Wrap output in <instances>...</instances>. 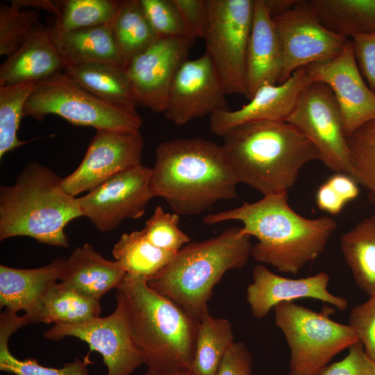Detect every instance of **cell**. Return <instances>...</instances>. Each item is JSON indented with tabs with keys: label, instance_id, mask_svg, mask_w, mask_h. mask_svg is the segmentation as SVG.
I'll list each match as a JSON object with an SVG mask.
<instances>
[{
	"label": "cell",
	"instance_id": "obj_1",
	"mask_svg": "<svg viewBox=\"0 0 375 375\" xmlns=\"http://www.w3.org/2000/svg\"><path fill=\"white\" fill-rule=\"evenodd\" d=\"M231 220L241 222L242 233L258 239L251 250L256 261L290 274H298L323 252L337 227L330 217L309 219L296 212L288 192L207 215L203 222L212 225Z\"/></svg>",
	"mask_w": 375,
	"mask_h": 375
},
{
	"label": "cell",
	"instance_id": "obj_2",
	"mask_svg": "<svg viewBox=\"0 0 375 375\" xmlns=\"http://www.w3.org/2000/svg\"><path fill=\"white\" fill-rule=\"evenodd\" d=\"M237 177L222 146L203 138L163 142L156 149L151 188L173 212L197 215L238 197Z\"/></svg>",
	"mask_w": 375,
	"mask_h": 375
},
{
	"label": "cell",
	"instance_id": "obj_3",
	"mask_svg": "<svg viewBox=\"0 0 375 375\" xmlns=\"http://www.w3.org/2000/svg\"><path fill=\"white\" fill-rule=\"evenodd\" d=\"M222 138V147L238 182L263 196L288 192L306 164L320 160L312 142L288 122H248Z\"/></svg>",
	"mask_w": 375,
	"mask_h": 375
},
{
	"label": "cell",
	"instance_id": "obj_4",
	"mask_svg": "<svg viewBox=\"0 0 375 375\" xmlns=\"http://www.w3.org/2000/svg\"><path fill=\"white\" fill-rule=\"evenodd\" d=\"M148 278L126 274L117 288V303L124 312L144 364L156 372L189 369L199 320L151 288Z\"/></svg>",
	"mask_w": 375,
	"mask_h": 375
},
{
	"label": "cell",
	"instance_id": "obj_5",
	"mask_svg": "<svg viewBox=\"0 0 375 375\" xmlns=\"http://www.w3.org/2000/svg\"><path fill=\"white\" fill-rule=\"evenodd\" d=\"M62 178L31 162L12 185L0 187V240L27 236L40 243L68 248L66 225L82 217L78 198L62 187Z\"/></svg>",
	"mask_w": 375,
	"mask_h": 375
},
{
	"label": "cell",
	"instance_id": "obj_6",
	"mask_svg": "<svg viewBox=\"0 0 375 375\" xmlns=\"http://www.w3.org/2000/svg\"><path fill=\"white\" fill-rule=\"evenodd\" d=\"M251 238L242 227L233 226L210 239L190 242L147 284L199 320L208 310L213 288L222 276L247 262L253 247Z\"/></svg>",
	"mask_w": 375,
	"mask_h": 375
},
{
	"label": "cell",
	"instance_id": "obj_7",
	"mask_svg": "<svg viewBox=\"0 0 375 375\" xmlns=\"http://www.w3.org/2000/svg\"><path fill=\"white\" fill-rule=\"evenodd\" d=\"M24 116L42 121L56 115L74 126L97 131H140L142 119L134 108L108 103L60 72L36 82L24 110Z\"/></svg>",
	"mask_w": 375,
	"mask_h": 375
},
{
	"label": "cell",
	"instance_id": "obj_8",
	"mask_svg": "<svg viewBox=\"0 0 375 375\" xmlns=\"http://www.w3.org/2000/svg\"><path fill=\"white\" fill-rule=\"evenodd\" d=\"M273 310L275 324L290 348V375H315L335 355L358 342L349 324L292 301L279 303Z\"/></svg>",
	"mask_w": 375,
	"mask_h": 375
},
{
	"label": "cell",
	"instance_id": "obj_9",
	"mask_svg": "<svg viewBox=\"0 0 375 375\" xmlns=\"http://www.w3.org/2000/svg\"><path fill=\"white\" fill-rule=\"evenodd\" d=\"M206 51L226 94L249 99L247 51L254 0H206Z\"/></svg>",
	"mask_w": 375,
	"mask_h": 375
},
{
	"label": "cell",
	"instance_id": "obj_10",
	"mask_svg": "<svg viewBox=\"0 0 375 375\" xmlns=\"http://www.w3.org/2000/svg\"><path fill=\"white\" fill-rule=\"evenodd\" d=\"M285 122L295 126L312 142L319 153L320 160L327 167L352 176L341 113L328 85L315 81L306 86Z\"/></svg>",
	"mask_w": 375,
	"mask_h": 375
},
{
	"label": "cell",
	"instance_id": "obj_11",
	"mask_svg": "<svg viewBox=\"0 0 375 375\" xmlns=\"http://www.w3.org/2000/svg\"><path fill=\"white\" fill-rule=\"evenodd\" d=\"M283 51L278 84L298 69L336 57L349 40L325 27L309 1L272 17Z\"/></svg>",
	"mask_w": 375,
	"mask_h": 375
},
{
	"label": "cell",
	"instance_id": "obj_12",
	"mask_svg": "<svg viewBox=\"0 0 375 375\" xmlns=\"http://www.w3.org/2000/svg\"><path fill=\"white\" fill-rule=\"evenodd\" d=\"M43 336L51 340L69 336L85 342L90 351H97L102 356L106 375H131L144 364L143 354L131 333L119 303L106 317L78 324H55L43 333Z\"/></svg>",
	"mask_w": 375,
	"mask_h": 375
},
{
	"label": "cell",
	"instance_id": "obj_13",
	"mask_svg": "<svg viewBox=\"0 0 375 375\" xmlns=\"http://www.w3.org/2000/svg\"><path fill=\"white\" fill-rule=\"evenodd\" d=\"M151 169L142 165L121 172L78 198L82 216L101 232L116 228L125 219H138L153 198Z\"/></svg>",
	"mask_w": 375,
	"mask_h": 375
},
{
	"label": "cell",
	"instance_id": "obj_14",
	"mask_svg": "<svg viewBox=\"0 0 375 375\" xmlns=\"http://www.w3.org/2000/svg\"><path fill=\"white\" fill-rule=\"evenodd\" d=\"M143 144L140 131H97L78 167L62 178V187L76 197L121 172L141 165Z\"/></svg>",
	"mask_w": 375,
	"mask_h": 375
},
{
	"label": "cell",
	"instance_id": "obj_15",
	"mask_svg": "<svg viewBox=\"0 0 375 375\" xmlns=\"http://www.w3.org/2000/svg\"><path fill=\"white\" fill-rule=\"evenodd\" d=\"M193 42L185 36L158 38L129 62L126 71L138 106L163 114L173 80Z\"/></svg>",
	"mask_w": 375,
	"mask_h": 375
},
{
	"label": "cell",
	"instance_id": "obj_16",
	"mask_svg": "<svg viewBox=\"0 0 375 375\" xmlns=\"http://www.w3.org/2000/svg\"><path fill=\"white\" fill-rule=\"evenodd\" d=\"M305 67L311 82H322L333 92L347 138L375 119V93L366 84L360 72L351 40L332 60Z\"/></svg>",
	"mask_w": 375,
	"mask_h": 375
},
{
	"label": "cell",
	"instance_id": "obj_17",
	"mask_svg": "<svg viewBox=\"0 0 375 375\" xmlns=\"http://www.w3.org/2000/svg\"><path fill=\"white\" fill-rule=\"evenodd\" d=\"M226 92L206 53L186 60L173 80L164 116L176 126L229 109Z\"/></svg>",
	"mask_w": 375,
	"mask_h": 375
},
{
	"label": "cell",
	"instance_id": "obj_18",
	"mask_svg": "<svg viewBox=\"0 0 375 375\" xmlns=\"http://www.w3.org/2000/svg\"><path fill=\"white\" fill-rule=\"evenodd\" d=\"M253 282L247 289V300L254 317L261 319L281 302L312 298L334 306L340 310L347 307V301L328 290L329 276L324 272L297 279L277 275L262 265L254 267Z\"/></svg>",
	"mask_w": 375,
	"mask_h": 375
},
{
	"label": "cell",
	"instance_id": "obj_19",
	"mask_svg": "<svg viewBox=\"0 0 375 375\" xmlns=\"http://www.w3.org/2000/svg\"><path fill=\"white\" fill-rule=\"evenodd\" d=\"M311 83L306 67L297 69L280 84L259 88L249 103L238 110L217 112L210 117L211 131L222 137L230 129L251 122H285L303 88Z\"/></svg>",
	"mask_w": 375,
	"mask_h": 375
},
{
	"label": "cell",
	"instance_id": "obj_20",
	"mask_svg": "<svg viewBox=\"0 0 375 375\" xmlns=\"http://www.w3.org/2000/svg\"><path fill=\"white\" fill-rule=\"evenodd\" d=\"M65 258L34 269L0 265V306L13 312L23 310L30 324H35L49 290L60 281Z\"/></svg>",
	"mask_w": 375,
	"mask_h": 375
},
{
	"label": "cell",
	"instance_id": "obj_21",
	"mask_svg": "<svg viewBox=\"0 0 375 375\" xmlns=\"http://www.w3.org/2000/svg\"><path fill=\"white\" fill-rule=\"evenodd\" d=\"M282 65V47L272 17L263 0H254L246 60L249 99L261 86L278 84Z\"/></svg>",
	"mask_w": 375,
	"mask_h": 375
},
{
	"label": "cell",
	"instance_id": "obj_22",
	"mask_svg": "<svg viewBox=\"0 0 375 375\" xmlns=\"http://www.w3.org/2000/svg\"><path fill=\"white\" fill-rule=\"evenodd\" d=\"M64 69L48 27L42 25L0 66V87L50 78Z\"/></svg>",
	"mask_w": 375,
	"mask_h": 375
},
{
	"label": "cell",
	"instance_id": "obj_23",
	"mask_svg": "<svg viewBox=\"0 0 375 375\" xmlns=\"http://www.w3.org/2000/svg\"><path fill=\"white\" fill-rule=\"evenodd\" d=\"M126 275L119 262L103 258L86 242L65 259L60 281L99 301L107 292L117 288Z\"/></svg>",
	"mask_w": 375,
	"mask_h": 375
},
{
	"label": "cell",
	"instance_id": "obj_24",
	"mask_svg": "<svg viewBox=\"0 0 375 375\" xmlns=\"http://www.w3.org/2000/svg\"><path fill=\"white\" fill-rule=\"evenodd\" d=\"M64 68L90 62L110 63L126 68L111 24L69 32L48 27Z\"/></svg>",
	"mask_w": 375,
	"mask_h": 375
},
{
	"label": "cell",
	"instance_id": "obj_25",
	"mask_svg": "<svg viewBox=\"0 0 375 375\" xmlns=\"http://www.w3.org/2000/svg\"><path fill=\"white\" fill-rule=\"evenodd\" d=\"M63 72L108 103L134 108L138 106L124 67L110 63L90 62L66 67Z\"/></svg>",
	"mask_w": 375,
	"mask_h": 375
},
{
	"label": "cell",
	"instance_id": "obj_26",
	"mask_svg": "<svg viewBox=\"0 0 375 375\" xmlns=\"http://www.w3.org/2000/svg\"><path fill=\"white\" fill-rule=\"evenodd\" d=\"M24 316L6 309L0 317V370L13 375H90L88 366L92 363L89 353L82 358H76L61 367H46L35 358L19 360L12 355L8 347L10 335L19 328L28 325Z\"/></svg>",
	"mask_w": 375,
	"mask_h": 375
},
{
	"label": "cell",
	"instance_id": "obj_27",
	"mask_svg": "<svg viewBox=\"0 0 375 375\" xmlns=\"http://www.w3.org/2000/svg\"><path fill=\"white\" fill-rule=\"evenodd\" d=\"M340 248L357 285L375 296V213L343 234Z\"/></svg>",
	"mask_w": 375,
	"mask_h": 375
},
{
	"label": "cell",
	"instance_id": "obj_28",
	"mask_svg": "<svg viewBox=\"0 0 375 375\" xmlns=\"http://www.w3.org/2000/svg\"><path fill=\"white\" fill-rule=\"evenodd\" d=\"M234 342L231 322L215 317L209 309L199 320L193 357L189 375H216L228 348Z\"/></svg>",
	"mask_w": 375,
	"mask_h": 375
},
{
	"label": "cell",
	"instance_id": "obj_29",
	"mask_svg": "<svg viewBox=\"0 0 375 375\" xmlns=\"http://www.w3.org/2000/svg\"><path fill=\"white\" fill-rule=\"evenodd\" d=\"M322 24L347 38L375 31V0H310Z\"/></svg>",
	"mask_w": 375,
	"mask_h": 375
},
{
	"label": "cell",
	"instance_id": "obj_30",
	"mask_svg": "<svg viewBox=\"0 0 375 375\" xmlns=\"http://www.w3.org/2000/svg\"><path fill=\"white\" fill-rule=\"evenodd\" d=\"M101 310L99 301L56 283L47 292L35 324L83 323L100 317Z\"/></svg>",
	"mask_w": 375,
	"mask_h": 375
},
{
	"label": "cell",
	"instance_id": "obj_31",
	"mask_svg": "<svg viewBox=\"0 0 375 375\" xmlns=\"http://www.w3.org/2000/svg\"><path fill=\"white\" fill-rule=\"evenodd\" d=\"M122 1H49V12L55 18L51 28L69 32L110 24L116 17Z\"/></svg>",
	"mask_w": 375,
	"mask_h": 375
},
{
	"label": "cell",
	"instance_id": "obj_32",
	"mask_svg": "<svg viewBox=\"0 0 375 375\" xmlns=\"http://www.w3.org/2000/svg\"><path fill=\"white\" fill-rule=\"evenodd\" d=\"M112 253L127 274L149 279L165 267L176 253L155 247L142 229L123 233L114 245Z\"/></svg>",
	"mask_w": 375,
	"mask_h": 375
},
{
	"label": "cell",
	"instance_id": "obj_33",
	"mask_svg": "<svg viewBox=\"0 0 375 375\" xmlns=\"http://www.w3.org/2000/svg\"><path fill=\"white\" fill-rule=\"evenodd\" d=\"M111 26L126 67L135 56L158 38L144 15L140 0L122 1Z\"/></svg>",
	"mask_w": 375,
	"mask_h": 375
},
{
	"label": "cell",
	"instance_id": "obj_34",
	"mask_svg": "<svg viewBox=\"0 0 375 375\" xmlns=\"http://www.w3.org/2000/svg\"><path fill=\"white\" fill-rule=\"evenodd\" d=\"M36 82L0 87V158L26 142L17 138L25 104Z\"/></svg>",
	"mask_w": 375,
	"mask_h": 375
},
{
	"label": "cell",
	"instance_id": "obj_35",
	"mask_svg": "<svg viewBox=\"0 0 375 375\" xmlns=\"http://www.w3.org/2000/svg\"><path fill=\"white\" fill-rule=\"evenodd\" d=\"M0 5V55L8 56L20 49L40 26L38 10L24 8L18 0Z\"/></svg>",
	"mask_w": 375,
	"mask_h": 375
},
{
	"label": "cell",
	"instance_id": "obj_36",
	"mask_svg": "<svg viewBox=\"0 0 375 375\" xmlns=\"http://www.w3.org/2000/svg\"><path fill=\"white\" fill-rule=\"evenodd\" d=\"M352 165V176L367 192L375 206V119L347 138Z\"/></svg>",
	"mask_w": 375,
	"mask_h": 375
},
{
	"label": "cell",
	"instance_id": "obj_37",
	"mask_svg": "<svg viewBox=\"0 0 375 375\" xmlns=\"http://www.w3.org/2000/svg\"><path fill=\"white\" fill-rule=\"evenodd\" d=\"M179 222L178 215L167 212L158 206L143 229L148 240L155 247L176 253L190 241L189 236L178 228Z\"/></svg>",
	"mask_w": 375,
	"mask_h": 375
},
{
	"label": "cell",
	"instance_id": "obj_38",
	"mask_svg": "<svg viewBox=\"0 0 375 375\" xmlns=\"http://www.w3.org/2000/svg\"><path fill=\"white\" fill-rule=\"evenodd\" d=\"M140 1L144 15L158 38L185 36L181 17L173 0Z\"/></svg>",
	"mask_w": 375,
	"mask_h": 375
},
{
	"label": "cell",
	"instance_id": "obj_39",
	"mask_svg": "<svg viewBox=\"0 0 375 375\" xmlns=\"http://www.w3.org/2000/svg\"><path fill=\"white\" fill-rule=\"evenodd\" d=\"M349 325L367 355L375 361V296L369 297L367 301L351 309Z\"/></svg>",
	"mask_w": 375,
	"mask_h": 375
},
{
	"label": "cell",
	"instance_id": "obj_40",
	"mask_svg": "<svg viewBox=\"0 0 375 375\" xmlns=\"http://www.w3.org/2000/svg\"><path fill=\"white\" fill-rule=\"evenodd\" d=\"M349 349L344 358L327 365L315 375H375V361L367 355L360 342Z\"/></svg>",
	"mask_w": 375,
	"mask_h": 375
},
{
	"label": "cell",
	"instance_id": "obj_41",
	"mask_svg": "<svg viewBox=\"0 0 375 375\" xmlns=\"http://www.w3.org/2000/svg\"><path fill=\"white\" fill-rule=\"evenodd\" d=\"M181 17L185 36L194 40L204 38L208 26L206 0H173Z\"/></svg>",
	"mask_w": 375,
	"mask_h": 375
},
{
	"label": "cell",
	"instance_id": "obj_42",
	"mask_svg": "<svg viewBox=\"0 0 375 375\" xmlns=\"http://www.w3.org/2000/svg\"><path fill=\"white\" fill-rule=\"evenodd\" d=\"M351 41L360 72L375 93V31L355 35Z\"/></svg>",
	"mask_w": 375,
	"mask_h": 375
},
{
	"label": "cell",
	"instance_id": "obj_43",
	"mask_svg": "<svg viewBox=\"0 0 375 375\" xmlns=\"http://www.w3.org/2000/svg\"><path fill=\"white\" fill-rule=\"evenodd\" d=\"M251 353L243 342H234L225 353L216 375H253Z\"/></svg>",
	"mask_w": 375,
	"mask_h": 375
},
{
	"label": "cell",
	"instance_id": "obj_44",
	"mask_svg": "<svg viewBox=\"0 0 375 375\" xmlns=\"http://www.w3.org/2000/svg\"><path fill=\"white\" fill-rule=\"evenodd\" d=\"M315 199L319 210L333 215L340 214L347 204L326 181L317 189Z\"/></svg>",
	"mask_w": 375,
	"mask_h": 375
},
{
	"label": "cell",
	"instance_id": "obj_45",
	"mask_svg": "<svg viewBox=\"0 0 375 375\" xmlns=\"http://www.w3.org/2000/svg\"><path fill=\"white\" fill-rule=\"evenodd\" d=\"M326 181L346 203L356 199L359 194L358 183L349 174L335 173Z\"/></svg>",
	"mask_w": 375,
	"mask_h": 375
},
{
	"label": "cell",
	"instance_id": "obj_46",
	"mask_svg": "<svg viewBox=\"0 0 375 375\" xmlns=\"http://www.w3.org/2000/svg\"><path fill=\"white\" fill-rule=\"evenodd\" d=\"M301 0H263L272 17L282 13L299 3Z\"/></svg>",
	"mask_w": 375,
	"mask_h": 375
},
{
	"label": "cell",
	"instance_id": "obj_47",
	"mask_svg": "<svg viewBox=\"0 0 375 375\" xmlns=\"http://www.w3.org/2000/svg\"><path fill=\"white\" fill-rule=\"evenodd\" d=\"M143 375H189L187 370H176L172 372H156L147 369Z\"/></svg>",
	"mask_w": 375,
	"mask_h": 375
}]
</instances>
